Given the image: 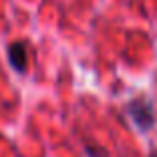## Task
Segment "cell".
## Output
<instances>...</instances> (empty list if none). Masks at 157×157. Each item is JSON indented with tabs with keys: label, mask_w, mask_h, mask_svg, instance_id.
<instances>
[{
	"label": "cell",
	"mask_w": 157,
	"mask_h": 157,
	"mask_svg": "<svg viewBox=\"0 0 157 157\" xmlns=\"http://www.w3.org/2000/svg\"><path fill=\"white\" fill-rule=\"evenodd\" d=\"M8 60L18 73H26V67H28L26 44H24V42H12V44L8 46Z\"/></svg>",
	"instance_id": "7a4b0ae2"
},
{
	"label": "cell",
	"mask_w": 157,
	"mask_h": 157,
	"mask_svg": "<svg viewBox=\"0 0 157 157\" xmlns=\"http://www.w3.org/2000/svg\"><path fill=\"white\" fill-rule=\"evenodd\" d=\"M149 157H157V151H155V149H151V151H149Z\"/></svg>",
	"instance_id": "3957f363"
},
{
	"label": "cell",
	"mask_w": 157,
	"mask_h": 157,
	"mask_svg": "<svg viewBox=\"0 0 157 157\" xmlns=\"http://www.w3.org/2000/svg\"><path fill=\"white\" fill-rule=\"evenodd\" d=\"M127 115L133 119L141 131H149L155 125V111H153V103L147 97H135L127 103Z\"/></svg>",
	"instance_id": "6da1fadb"
}]
</instances>
